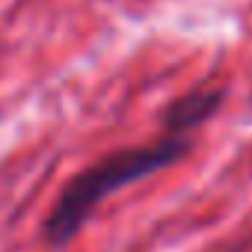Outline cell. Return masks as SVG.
Returning a JSON list of instances; mask_svg holds the SVG:
<instances>
[{"label": "cell", "mask_w": 252, "mask_h": 252, "mask_svg": "<svg viewBox=\"0 0 252 252\" xmlns=\"http://www.w3.org/2000/svg\"><path fill=\"white\" fill-rule=\"evenodd\" d=\"M187 149H190L187 137L163 134L160 140H155L149 146L119 149V152L101 158L98 163L86 166L80 175H74L65 184L57 205L45 217V225H42L45 240L51 246H65L110 193H116L119 187H128V184L181 160L187 155Z\"/></svg>", "instance_id": "cell-1"}, {"label": "cell", "mask_w": 252, "mask_h": 252, "mask_svg": "<svg viewBox=\"0 0 252 252\" xmlns=\"http://www.w3.org/2000/svg\"><path fill=\"white\" fill-rule=\"evenodd\" d=\"M222 98H225L222 86H202V89H193V92L181 95L166 110V134L187 137L193 128H199L202 122H208L217 113V107L222 104Z\"/></svg>", "instance_id": "cell-2"}]
</instances>
